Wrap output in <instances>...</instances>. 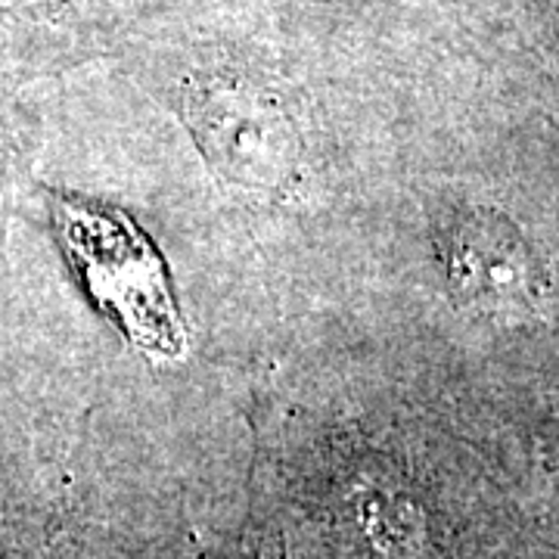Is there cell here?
Segmentation results:
<instances>
[{
    "instance_id": "6da1fadb",
    "label": "cell",
    "mask_w": 559,
    "mask_h": 559,
    "mask_svg": "<svg viewBox=\"0 0 559 559\" xmlns=\"http://www.w3.org/2000/svg\"><path fill=\"white\" fill-rule=\"evenodd\" d=\"M62 255L75 267L87 299L150 358L183 355V323L156 242L112 205L69 193L50 197Z\"/></svg>"
},
{
    "instance_id": "3957f363",
    "label": "cell",
    "mask_w": 559,
    "mask_h": 559,
    "mask_svg": "<svg viewBox=\"0 0 559 559\" xmlns=\"http://www.w3.org/2000/svg\"><path fill=\"white\" fill-rule=\"evenodd\" d=\"M444 249L460 293L485 308H525L535 296L532 255L503 221H488L485 215L457 221Z\"/></svg>"
},
{
    "instance_id": "7a4b0ae2",
    "label": "cell",
    "mask_w": 559,
    "mask_h": 559,
    "mask_svg": "<svg viewBox=\"0 0 559 559\" xmlns=\"http://www.w3.org/2000/svg\"><path fill=\"white\" fill-rule=\"evenodd\" d=\"M190 124L202 153L249 187H277L296 159V138L267 91L246 79L202 81L190 94Z\"/></svg>"
}]
</instances>
